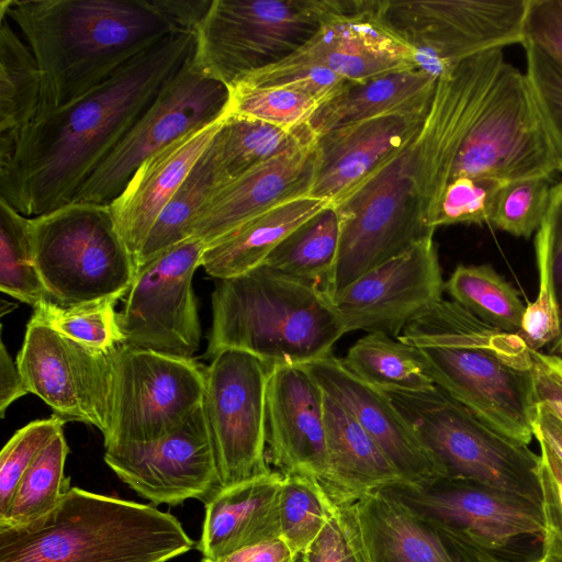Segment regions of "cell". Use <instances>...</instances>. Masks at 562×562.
I'll return each mask as SVG.
<instances>
[{
    "label": "cell",
    "mask_w": 562,
    "mask_h": 562,
    "mask_svg": "<svg viewBox=\"0 0 562 562\" xmlns=\"http://www.w3.org/2000/svg\"><path fill=\"white\" fill-rule=\"evenodd\" d=\"M114 351L80 345L44 325L29 322L16 364L29 393L60 418L111 429Z\"/></svg>",
    "instance_id": "e0dca14e"
},
{
    "label": "cell",
    "mask_w": 562,
    "mask_h": 562,
    "mask_svg": "<svg viewBox=\"0 0 562 562\" xmlns=\"http://www.w3.org/2000/svg\"><path fill=\"white\" fill-rule=\"evenodd\" d=\"M398 340L417 347L434 383L486 424L519 442L532 437L531 349L441 299L406 325Z\"/></svg>",
    "instance_id": "277c9868"
},
{
    "label": "cell",
    "mask_w": 562,
    "mask_h": 562,
    "mask_svg": "<svg viewBox=\"0 0 562 562\" xmlns=\"http://www.w3.org/2000/svg\"><path fill=\"white\" fill-rule=\"evenodd\" d=\"M452 301L499 330L520 334L527 305L488 265H459L445 282Z\"/></svg>",
    "instance_id": "d590c367"
},
{
    "label": "cell",
    "mask_w": 562,
    "mask_h": 562,
    "mask_svg": "<svg viewBox=\"0 0 562 562\" xmlns=\"http://www.w3.org/2000/svg\"><path fill=\"white\" fill-rule=\"evenodd\" d=\"M329 479L325 488L336 505L379 490H412L408 481L357 419L324 393Z\"/></svg>",
    "instance_id": "83f0119b"
},
{
    "label": "cell",
    "mask_w": 562,
    "mask_h": 562,
    "mask_svg": "<svg viewBox=\"0 0 562 562\" xmlns=\"http://www.w3.org/2000/svg\"><path fill=\"white\" fill-rule=\"evenodd\" d=\"M104 461L151 503L207 502L221 490L202 405L178 428L156 440L105 447Z\"/></svg>",
    "instance_id": "ac0fdd59"
},
{
    "label": "cell",
    "mask_w": 562,
    "mask_h": 562,
    "mask_svg": "<svg viewBox=\"0 0 562 562\" xmlns=\"http://www.w3.org/2000/svg\"><path fill=\"white\" fill-rule=\"evenodd\" d=\"M413 143L333 204L339 218L340 237L331 299L366 272L434 236L420 214Z\"/></svg>",
    "instance_id": "30bf717a"
},
{
    "label": "cell",
    "mask_w": 562,
    "mask_h": 562,
    "mask_svg": "<svg viewBox=\"0 0 562 562\" xmlns=\"http://www.w3.org/2000/svg\"><path fill=\"white\" fill-rule=\"evenodd\" d=\"M413 149L424 224L459 180L492 177L509 183L558 171L527 76L502 48L464 58L437 78Z\"/></svg>",
    "instance_id": "6da1fadb"
},
{
    "label": "cell",
    "mask_w": 562,
    "mask_h": 562,
    "mask_svg": "<svg viewBox=\"0 0 562 562\" xmlns=\"http://www.w3.org/2000/svg\"><path fill=\"white\" fill-rule=\"evenodd\" d=\"M315 138L310 126L286 131L271 124L226 114L212 146L227 182L256 166Z\"/></svg>",
    "instance_id": "e575fe53"
},
{
    "label": "cell",
    "mask_w": 562,
    "mask_h": 562,
    "mask_svg": "<svg viewBox=\"0 0 562 562\" xmlns=\"http://www.w3.org/2000/svg\"><path fill=\"white\" fill-rule=\"evenodd\" d=\"M344 364L385 393H424L436 387L417 347L384 333H368L348 350Z\"/></svg>",
    "instance_id": "d6a6232c"
},
{
    "label": "cell",
    "mask_w": 562,
    "mask_h": 562,
    "mask_svg": "<svg viewBox=\"0 0 562 562\" xmlns=\"http://www.w3.org/2000/svg\"><path fill=\"white\" fill-rule=\"evenodd\" d=\"M226 183L211 142L156 220L135 257L136 269L191 238L196 216L215 191Z\"/></svg>",
    "instance_id": "836d02e7"
},
{
    "label": "cell",
    "mask_w": 562,
    "mask_h": 562,
    "mask_svg": "<svg viewBox=\"0 0 562 562\" xmlns=\"http://www.w3.org/2000/svg\"><path fill=\"white\" fill-rule=\"evenodd\" d=\"M303 553L307 562H372L356 503L335 505L330 520Z\"/></svg>",
    "instance_id": "c3c4849f"
},
{
    "label": "cell",
    "mask_w": 562,
    "mask_h": 562,
    "mask_svg": "<svg viewBox=\"0 0 562 562\" xmlns=\"http://www.w3.org/2000/svg\"><path fill=\"white\" fill-rule=\"evenodd\" d=\"M204 357L246 351L271 368L303 366L331 356L345 335L328 294L261 265L216 279Z\"/></svg>",
    "instance_id": "8992f818"
},
{
    "label": "cell",
    "mask_w": 562,
    "mask_h": 562,
    "mask_svg": "<svg viewBox=\"0 0 562 562\" xmlns=\"http://www.w3.org/2000/svg\"><path fill=\"white\" fill-rule=\"evenodd\" d=\"M206 368L180 358L121 345L114 351L111 429L104 447L156 440L202 405Z\"/></svg>",
    "instance_id": "9a60e30c"
},
{
    "label": "cell",
    "mask_w": 562,
    "mask_h": 562,
    "mask_svg": "<svg viewBox=\"0 0 562 562\" xmlns=\"http://www.w3.org/2000/svg\"><path fill=\"white\" fill-rule=\"evenodd\" d=\"M559 340H562V338H560ZM559 340H557V341H559ZM557 341H555V342H557ZM553 344H554V342H553ZM551 345H552V344H551Z\"/></svg>",
    "instance_id": "94428289"
},
{
    "label": "cell",
    "mask_w": 562,
    "mask_h": 562,
    "mask_svg": "<svg viewBox=\"0 0 562 562\" xmlns=\"http://www.w3.org/2000/svg\"><path fill=\"white\" fill-rule=\"evenodd\" d=\"M66 420L57 415L33 420L9 439L0 453V515L3 514L30 465L48 442L63 430Z\"/></svg>",
    "instance_id": "7dc6e473"
},
{
    "label": "cell",
    "mask_w": 562,
    "mask_h": 562,
    "mask_svg": "<svg viewBox=\"0 0 562 562\" xmlns=\"http://www.w3.org/2000/svg\"><path fill=\"white\" fill-rule=\"evenodd\" d=\"M272 368L238 349H224L206 368L202 409L221 490L269 474L266 394Z\"/></svg>",
    "instance_id": "4fadbf2b"
},
{
    "label": "cell",
    "mask_w": 562,
    "mask_h": 562,
    "mask_svg": "<svg viewBox=\"0 0 562 562\" xmlns=\"http://www.w3.org/2000/svg\"><path fill=\"white\" fill-rule=\"evenodd\" d=\"M536 254L539 291L537 299L526 307L519 336L530 349L538 351L539 348L560 338L561 323L548 250L536 241Z\"/></svg>",
    "instance_id": "681fc988"
},
{
    "label": "cell",
    "mask_w": 562,
    "mask_h": 562,
    "mask_svg": "<svg viewBox=\"0 0 562 562\" xmlns=\"http://www.w3.org/2000/svg\"><path fill=\"white\" fill-rule=\"evenodd\" d=\"M531 426L540 446L541 562H562V419L548 405L536 403Z\"/></svg>",
    "instance_id": "8d00e7d4"
},
{
    "label": "cell",
    "mask_w": 562,
    "mask_h": 562,
    "mask_svg": "<svg viewBox=\"0 0 562 562\" xmlns=\"http://www.w3.org/2000/svg\"><path fill=\"white\" fill-rule=\"evenodd\" d=\"M296 554L282 538H276L238 549L213 562H294Z\"/></svg>",
    "instance_id": "11a10c76"
},
{
    "label": "cell",
    "mask_w": 562,
    "mask_h": 562,
    "mask_svg": "<svg viewBox=\"0 0 562 562\" xmlns=\"http://www.w3.org/2000/svg\"><path fill=\"white\" fill-rule=\"evenodd\" d=\"M201 562H213V561L203 558Z\"/></svg>",
    "instance_id": "91938a15"
},
{
    "label": "cell",
    "mask_w": 562,
    "mask_h": 562,
    "mask_svg": "<svg viewBox=\"0 0 562 562\" xmlns=\"http://www.w3.org/2000/svg\"><path fill=\"white\" fill-rule=\"evenodd\" d=\"M522 43L540 47L562 66V0H528Z\"/></svg>",
    "instance_id": "f907efd6"
},
{
    "label": "cell",
    "mask_w": 562,
    "mask_h": 562,
    "mask_svg": "<svg viewBox=\"0 0 562 562\" xmlns=\"http://www.w3.org/2000/svg\"><path fill=\"white\" fill-rule=\"evenodd\" d=\"M427 111L370 119L316 136L308 195L341 201L415 140Z\"/></svg>",
    "instance_id": "603a6c76"
},
{
    "label": "cell",
    "mask_w": 562,
    "mask_h": 562,
    "mask_svg": "<svg viewBox=\"0 0 562 562\" xmlns=\"http://www.w3.org/2000/svg\"><path fill=\"white\" fill-rule=\"evenodd\" d=\"M328 205L304 195L265 211L207 245L201 267L215 280L246 273L261 266L292 231Z\"/></svg>",
    "instance_id": "f546056e"
},
{
    "label": "cell",
    "mask_w": 562,
    "mask_h": 562,
    "mask_svg": "<svg viewBox=\"0 0 562 562\" xmlns=\"http://www.w3.org/2000/svg\"><path fill=\"white\" fill-rule=\"evenodd\" d=\"M34 261L48 294L61 306L128 292L136 263L119 234L110 204L71 202L30 217Z\"/></svg>",
    "instance_id": "52a82bcc"
},
{
    "label": "cell",
    "mask_w": 562,
    "mask_h": 562,
    "mask_svg": "<svg viewBox=\"0 0 562 562\" xmlns=\"http://www.w3.org/2000/svg\"><path fill=\"white\" fill-rule=\"evenodd\" d=\"M310 95L279 87H228L226 114L258 120L273 126L296 131L308 126L318 108Z\"/></svg>",
    "instance_id": "b9f144b4"
},
{
    "label": "cell",
    "mask_w": 562,
    "mask_h": 562,
    "mask_svg": "<svg viewBox=\"0 0 562 562\" xmlns=\"http://www.w3.org/2000/svg\"><path fill=\"white\" fill-rule=\"evenodd\" d=\"M227 100L228 88L200 71L191 55L72 202L110 204L145 159L183 135L221 120Z\"/></svg>",
    "instance_id": "5bb4252c"
},
{
    "label": "cell",
    "mask_w": 562,
    "mask_h": 562,
    "mask_svg": "<svg viewBox=\"0 0 562 562\" xmlns=\"http://www.w3.org/2000/svg\"><path fill=\"white\" fill-rule=\"evenodd\" d=\"M0 290L32 307L48 299L34 261L30 217L1 199Z\"/></svg>",
    "instance_id": "f35d334b"
},
{
    "label": "cell",
    "mask_w": 562,
    "mask_h": 562,
    "mask_svg": "<svg viewBox=\"0 0 562 562\" xmlns=\"http://www.w3.org/2000/svg\"><path fill=\"white\" fill-rule=\"evenodd\" d=\"M349 82L324 66L291 55L276 65L247 74L232 85L286 88L312 97L321 105L342 91Z\"/></svg>",
    "instance_id": "bcb514c9"
},
{
    "label": "cell",
    "mask_w": 562,
    "mask_h": 562,
    "mask_svg": "<svg viewBox=\"0 0 562 562\" xmlns=\"http://www.w3.org/2000/svg\"><path fill=\"white\" fill-rule=\"evenodd\" d=\"M41 75L35 57L5 16H0V164L13 154L35 119Z\"/></svg>",
    "instance_id": "4dcf8cb0"
},
{
    "label": "cell",
    "mask_w": 562,
    "mask_h": 562,
    "mask_svg": "<svg viewBox=\"0 0 562 562\" xmlns=\"http://www.w3.org/2000/svg\"><path fill=\"white\" fill-rule=\"evenodd\" d=\"M292 55L355 83L420 68L416 49L385 21L381 0L344 1L342 8Z\"/></svg>",
    "instance_id": "ffe728a7"
},
{
    "label": "cell",
    "mask_w": 562,
    "mask_h": 562,
    "mask_svg": "<svg viewBox=\"0 0 562 562\" xmlns=\"http://www.w3.org/2000/svg\"><path fill=\"white\" fill-rule=\"evenodd\" d=\"M41 75L36 116L82 97L173 34L149 0H1Z\"/></svg>",
    "instance_id": "3957f363"
},
{
    "label": "cell",
    "mask_w": 562,
    "mask_h": 562,
    "mask_svg": "<svg viewBox=\"0 0 562 562\" xmlns=\"http://www.w3.org/2000/svg\"><path fill=\"white\" fill-rule=\"evenodd\" d=\"M194 543L169 513L70 487L41 518L0 527V562H167Z\"/></svg>",
    "instance_id": "5b68a950"
},
{
    "label": "cell",
    "mask_w": 562,
    "mask_h": 562,
    "mask_svg": "<svg viewBox=\"0 0 562 562\" xmlns=\"http://www.w3.org/2000/svg\"><path fill=\"white\" fill-rule=\"evenodd\" d=\"M269 464L282 475L314 479L324 487L329 465L324 392L303 366L272 368L266 394Z\"/></svg>",
    "instance_id": "44dd1931"
},
{
    "label": "cell",
    "mask_w": 562,
    "mask_h": 562,
    "mask_svg": "<svg viewBox=\"0 0 562 562\" xmlns=\"http://www.w3.org/2000/svg\"><path fill=\"white\" fill-rule=\"evenodd\" d=\"M555 350L558 353L562 355V340H560L557 345H555Z\"/></svg>",
    "instance_id": "680465c9"
},
{
    "label": "cell",
    "mask_w": 562,
    "mask_h": 562,
    "mask_svg": "<svg viewBox=\"0 0 562 562\" xmlns=\"http://www.w3.org/2000/svg\"><path fill=\"white\" fill-rule=\"evenodd\" d=\"M536 241L547 248L550 257L562 338V180L552 186L548 209L537 231Z\"/></svg>",
    "instance_id": "816d5d0a"
},
{
    "label": "cell",
    "mask_w": 562,
    "mask_h": 562,
    "mask_svg": "<svg viewBox=\"0 0 562 562\" xmlns=\"http://www.w3.org/2000/svg\"><path fill=\"white\" fill-rule=\"evenodd\" d=\"M29 393L20 369L12 360L3 341L0 347V416L16 400Z\"/></svg>",
    "instance_id": "9f6ffc18"
},
{
    "label": "cell",
    "mask_w": 562,
    "mask_h": 562,
    "mask_svg": "<svg viewBox=\"0 0 562 562\" xmlns=\"http://www.w3.org/2000/svg\"><path fill=\"white\" fill-rule=\"evenodd\" d=\"M278 471L215 493L205 502V517L198 549L216 561L238 549L281 538Z\"/></svg>",
    "instance_id": "4316f807"
},
{
    "label": "cell",
    "mask_w": 562,
    "mask_h": 562,
    "mask_svg": "<svg viewBox=\"0 0 562 562\" xmlns=\"http://www.w3.org/2000/svg\"><path fill=\"white\" fill-rule=\"evenodd\" d=\"M344 0H213L195 34L192 60L227 88L303 47Z\"/></svg>",
    "instance_id": "9c48e42d"
},
{
    "label": "cell",
    "mask_w": 562,
    "mask_h": 562,
    "mask_svg": "<svg viewBox=\"0 0 562 562\" xmlns=\"http://www.w3.org/2000/svg\"><path fill=\"white\" fill-rule=\"evenodd\" d=\"M115 300L61 306L46 299L33 307L30 321L49 327L88 348L111 352L123 345Z\"/></svg>",
    "instance_id": "ab89813d"
},
{
    "label": "cell",
    "mask_w": 562,
    "mask_h": 562,
    "mask_svg": "<svg viewBox=\"0 0 562 562\" xmlns=\"http://www.w3.org/2000/svg\"><path fill=\"white\" fill-rule=\"evenodd\" d=\"M551 178L506 183L498 193L491 225L516 237L538 231L547 212Z\"/></svg>",
    "instance_id": "f6af8a7d"
},
{
    "label": "cell",
    "mask_w": 562,
    "mask_h": 562,
    "mask_svg": "<svg viewBox=\"0 0 562 562\" xmlns=\"http://www.w3.org/2000/svg\"><path fill=\"white\" fill-rule=\"evenodd\" d=\"M507 182L492 178H469L449 186L425 220L435 233L440 226L491 224L499 191Z\"/></svg>",
    "instance_id": "7bdbcfd3"
},
{
    "label": "cell",
    "mask_w": 562,
    "mask_h": 562,
    "mask_svg": "<svg viewBox=\"0 0 562 562\" xmlns=\"http://www.w3.org/2000/svg\"><path fill=\"white\" fill-rule=\"evenodd\" d=\"M335 505L318 481L283 475L280 487L281 538L304 552L330 520Z\"/></svg>",
    "instance_id": "60d3db41"
},
{
    "label": "cell",
    "mask_w": 562,
    "mask_h": 562,
    "mask_svg": "<svg viewBox=\"0 0 562 562\" xmlns=\"http://www.w3.org/2000/svg\"><path fill=\"white\" fill-rule=\"evenodd\" d=\"M372 562H487L427 522L395 490L355 502Z\"/></svg>",
    "instance_id": "484cf974"
},
{
    "label": "cell",
    "mask_w": 562,
    "mask_h": 562,
    "mask_svg": "<svg viewBox=\"0 0 562 562\" xmlns=\"http://www.w3.org/2000/svg\"><path fill=\"white\" fill-rule=\"evenodd\" d=\"M443 290L432 236L366 272L331 301L345 334L364 330L397 338L442 299Z\"/></svg>",
    "instance_id": "d6986e66"
},
{
    "label": "cell",
    "mask_w": 562,
    "mask_h": 562,
    "mask_svg": "<svg viewBox=\"0 0 562 562\" xmlns=\"http://www.w3.org/2000/svg\"><path fill=\"white\" fill-rule=\"evenodd\" d=\"M339 237V218L330 204L292 231L262 265L330 296Z\"/></svg>",
    "instance_id": "1f68e13d"
},
{
    "label": "cell",
    "mask_w": 562,
    "mask_h": 562,
    "mask_svg": "<svg viewBox=\"0 0 562 562\" xmlns=\"http://www.w3.org/2000/svg\"><path fill=\"white\" fill-rule=\"evenodd\" d=\"M530 355L535 404L548 405L562 419V358L532 349Z\"/></svg>",
    "instance_id": "f5cc1de1"
},
{
    "label": "cell",
    "mask_w": 562,
    "mask_h": 562,
    "mask_svg": "<svg viewBox=\"0 0 562 562\" xmlns=\"http://www.w3.org/2000/svg\"><path fill=\"white\" fill-rule=\"evenodd\" d=\"M526 76L546 131L557 170L562 171V66L540 47L522 43Z\"/></svg>",
    "instance_id": "ee69618b"
},
{
    "label": "cell",
    "mask_w": 562,
    "mask_h": 562,
    "mask_svg": "<svg viewBox=\"0 0 562 562\" xmlns=\"http://www.w3.org/2000/svg\"><path fill=\"white\" fill-rule=\"evenodd\" d=\"M294 562H307L303 552H299L295 557Z\"/></svg>",
    "instance_id": "6f0895ef"
},
{
    "label": "cell",
    "mask_w": 562,
    "mask_h": 562,
    "mask_svg": "<svg viewBox=\"0 0 562 562\" xmlns=\"http://www.w3.org/2000/svg\"><path fill=\"white\" fill-rule=\"evenodd\" d=\"M223 117L145 159L110 203L116 229L134 259L159 214L211 144Z\"/></svg>",
    "instance_id": "d4e9b609"
},
{
    "label": "cell",
    "mask_w": 562,
    "mask_h": 562,
    "mask_svg": "<svg viewBox=\"0 0 562 562\" xmlns=\"http://www.w3.org/2000/svg\"><path fill=\"white\" fill-rule=\"evenodd\" d=\"M427 522L487 562H541V505L481 483L446 477L395 490Z\"/></svg>",
    "instance_id": "8fae6325"
},
{
    "label": "cell",
    "mask_w": 562,
    "mask_h": 562,
    "mask_svg": "<svg viewBox=\"0 0 562 562\" xmlns=\"http://www.w3.org/2000/svg\"><path fill=\"white\" fill-rule=\"evenodd\" d=\"M447 477L464 479L541 505L540 457L486 424L443 390L386 393Z\"/></svg>",
    "instance_id": "ba28073f"
},
{
    "label": "cell",
    "mask_w": 562,
    "mask_h": 562,
    "mask_svg": "<svg viewBox=\"0 0 562 562\" xmlns=\"http://www.w3.org/2000/svg\"><path fill=\"white\" fill-rule=\"evenodd\" d=\"M437 77L409 69L349 82L342 91L318 105L308 126L316 136L331 130L392 114L424 113L428 110Z\"/></svg>",
    "instance_id": "f1b7e54d"
},
{
    "label": "cell",
    "mask_w": 562,
    "mask_h": 562,
    "mask_svg": "<svg viewBox=\"0 0 562 562\" xmlns=\"http://www.w3.org/2000/svg\"><path fill=\"white\" fill-rule=\"evenodd\" d=\"M303 367L323 392L348 411L374 439L413 491L447 477L385 392L360 380L333 355Z\"/></svg>",
    "instance_id": "7402d4cb"
},
{
    "label": "cell",
    "mask_w": 562,
    "mask_h": 562,
    "mask_svg": "<svg viewBox=\"0 0 562 562\" xmlns=\"http://www.w3.org/2000/svg\"><path fill=\"white\" fill-rule=\"evenodd\" d=\"M528 0H381L387 24L437 78L470 56L522 43Z\"/></svg>",
    "instance_id": "7c38bea8"
},
{
    "label": "cell",
    "mask_w": 562,
    "mask_h": 562,
    "mask_svg": "<svg viewBox=\"0 0 562 562\" xmlns=\"http://www.w3.org/2000/svg\"><path fill=\"white\" fill-rule=\"evenodd\" d=\"M154 9L169 23L173 33L196 31L213 0H149Z\"/></svg>",
    "instance_id": "db71d44e"
},
{
    "label": "cell",
    "mask_w": 562,
    "mask_h": 562,
    "mask_svg": "<svg viewBox=\"0 0 562 562\" xmlns=\"http://www.w3.org/2000/svg\"><path fill=\"white\" fill-rule=\"evenodd\" d=\"M194 45L195 34H170L82 97L35 117L0 164V199L26 217L71 203Z\"/></svg>",
    "instance_id": "7a4b0ae2"
},
{
    "label": "cell",
    "mask_w": 562,
    "mask_h": 562,
    "mask_svg": "<svg viewBox=\"0 0 562 562\" xmlns=\"http://www.w3.org/2000/svg\"><path fill=\"white\" fill-rule=\"evenodd\" d=\"M205 248L191 237L137 267L119 313L123 345L193 358L201 325L192 280Z\"/></svg>",
    "instance_id": "2e32d148"
},
{
    "label": "cell",
    "mask_w": 562,
    "mask_h": 562,
    "mask_svg": "<svg viewBox=\"0 0 562 562\" xmlns=\"http://www.w3.org/2000/svg\"><path fill=\"white\" fill-rule=\"evenodd\" d=\"M69 447L59 431L22 476L14 495L0 515V527L29 524L54 509L70 490L64 469Z\"/></svg>",
    "instance_id": "74e56055"
},
{
    "label": "cell",
    "mask_w": 562,
    "mask_h": 562,
    "mask_svg": "<svg viewBox=\"0 0 562 562\" xmlns=\"http://www.w3.org/2000/svg\"><path fill=\"white\" fill-rule=\"evenodd\" d=\"M314 171L315 138L218 188L196 216L192 237L207 246L262 212L308 195Z\"/></svg>",
    "instance_id": "cb8c5ba5"
}]
</instances>
